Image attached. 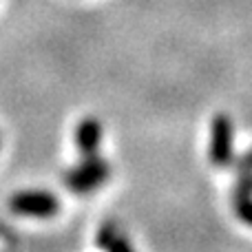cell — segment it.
Here are the masks:
<instances>
[{
  "label": "cell",
  "instance_id": "277c9868",
  "mask_svg": "<svg viewBox=\"0 0 252 252\" xmlns=\"http://www.w3.org/2000/svg\"><path fill=\"white\" fill-rule=\"evenodd\" d=\"M102 142V124L95 118H84L75 128V144L82 157L97 155V148Z\"/></svg>",
  "mask_w": 252,
  "mask_h": 252
},
{
  "label": "cell",
  "instance_id": "8992f818",
  "mask_svg": "<svg viewBox=\"0 0 252 252\" xmlns=\"http://www.w3.org/2000/svg\"><path fill=\"white\" fill-rule=\"evenodd\" d=\"M232 206L235 213L246 226H252V197H237L232 195Z\"/></svg>",
  "mask_w": 252,
  "mask_h": 252
},
{
  "label": "cell",
  "instance_id": "5b68a950",
  "mask_svg": "<svg viewBox=\"0 0 252 252\" xmlns=\"http://www.w3.org/2000/svg\"><path fill=\"white\" fill-rule=\"evenodd\" d=\"M118 235H120V230H118V226H115L113 221H106V223H102V228L97 230V237H95V244H97V248H102V250H109V246L113 244L115 239H118Z\"/></svg>",
  "mask_w": 252,
  "mask_h": 252
},
{
  "label": "cell",
  "instance_id": "52a82bcc",
  "mask_svg": "<svg viewBox=\"0 0 252 252\" xmlns=\"http://www.w3.org/2000/svg\"><path fill=\"white\" fill-rule=\"evenodd\" d=\"M237 197H252V170L250 173H241L239 179L235 184V192Z\"/></svg>",
  "mask_w": 252,
  "mask_h": 252
},
{
  "label": "cell",
  "instance_id": "ba28073f",
  "mask_svg": "<svg viewBox=\"0 0 252 252\" xmlns=\"http://www.w3.org/2000/svg\"><path fill=\"white\" fill-rule=\"evenodd\" d=\"M232 168L237 170V173H250L252 170V151L244 153L241 157H235V161H232Z\"/></svg>",
  "mask_w": 252,
  "mask_h": 252
},
{
  "label": "cell",
  "instance_id": "3957f363",
  "mask_svg": "<svg viewBox=\"0 0 252 252\" xmlns=\"http://www.w3.org/2000/svg\"><path fill=\"white\" fill-rule=\"evenodd\" d=\"M9 208L16 215H27L35 219H49L60 213V201L47 190H20L11 195Z\"/></svg>",
  "mask_w": 252,
  "mask_h": 252
},
{
  "label": "cell",
  "instance_id": "7a4b0ae2",
  "mask_svg": "<svg viewBox=\"0 0 252 252\" xmlns=\"http://www.w3.org/2000/svg\"><path fill=\"white\" fill-rule=\"evenodd\" d=\"M210 164L217 168H230L235 161V126L228 115L219 113L210 122Z\"/></svg>",
  "mask_w": 252,
  "mask_h": 252
},
{
  "label": "cell",
  "instance_id": "6da1fadb",
  "mask_svg": "<svg viewBox=\"0 0 252 252\" xmlns=\"http://www.w3.org/2000/svg\"><path fill=\"white\" fill-rule=\"evenodd\" d=\"M111 173H113L111 164L100 155L82 157V161L75 168L64 173V186L75 195H87V192L97 190L111 177Z\"/></svg>",
  "mask_w": 252,
  "mask_h": 252
},
{
  "label": "cell",
  "instance_id": "9c48e42d",
  "mask_svg": "<svg viewBox=\"0 0 252 252\" xmlns=\"http://www.w3.org/2000/svg\"><path fill=\"white\" fill-rule=\"evenodd\" d=\"M106 252H133V248H130L128 239H126V237H122V232H120L118 239H115L113 244L109 246V250H106Z\"/></svg>",
  "mask_w": 252,
  "mask_h": 252
}]
</instances>
